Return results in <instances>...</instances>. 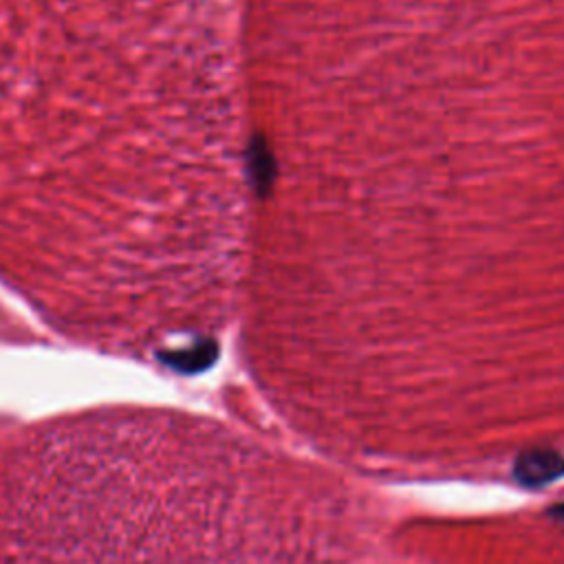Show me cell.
I'll return each mask as SVG.
<instances>
[{
    "label": "cell",
    "instance_id": "6da1fadb",
    "mask_svg": "<svg viewBox=\"0 0 564 564\" xmlns=\"http://www.w3.org/2000/svg\"><path fill=\"white\" fill-rule=\"evenodd\" d=\"M0 564H212L142 488L69 479L0 501Z\"/></svg>",
    "mask_w": 564,
    "mask_h": 564
},
{
    "label": "cell",
    "instance_id": "7a4b0ae2",
    "mask_svg": "<svg viewBox=\"0 0 564 564\" xmlns=\"http://www.w3.org/2000/svg\"><path fill=\"white\" fill-rule=\"evenodd\" d=\"M560 469L562 467L557 463V456L551 452H542V450L527 454L520 461V477L529 483H544V481L553 479Z\"/></svg>",
    "mask_w": 564,
    "mask_h": 564
}]
</instances>
